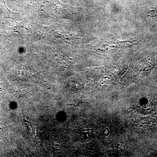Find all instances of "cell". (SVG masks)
Returning <instances> with one entry per match:
<instances>
[{"instance_id": "cell-1", "label": "cell", "mask_w": 157, "mask_h": 157, "mask_svg": "<svg viewBox=\"0 0 157 157\" xmlns=\"http://www.w3.org/2000/svg\"><path fill=\"white\" fill-rule=\"evenodd\" d=\"M68 106H75V107H76V106H75L74 104H68Z\"/></svg>"}, {"instance_id": "cell-2", "label": "cell", "mask_w": 157, "mask_h": 157, "mask_svg": "<svg viewBox=\"0 0 157 157\" xmlns=\"http://www.w3.org/2000/svg\"><path fill=\"white\" fill-rule=\"evenodd\" d=\"M54 146H59V145H58V144H54Z\"/></svg>"}]
</instances>
